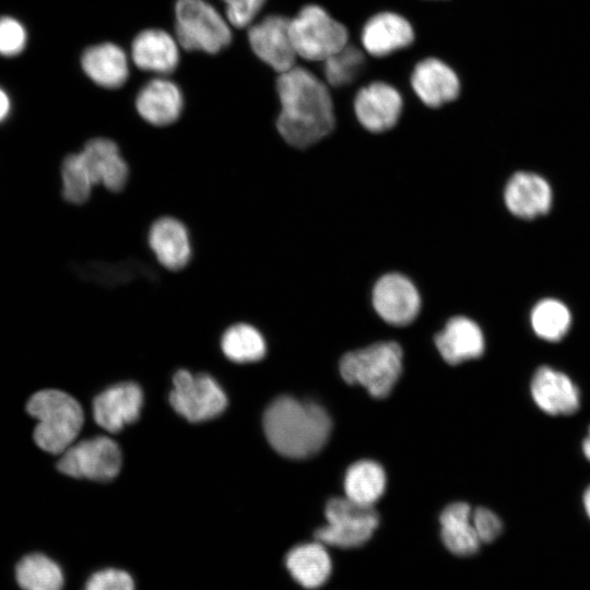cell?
Listing matches in <instances>:
<instances>
[{
  "mask_svg": "<svg viewBox=\"0 0 590 590\" xmlns=\"http://www.w3.org/2000/svg\"><path fill=\"white\" fill-rule=\"evenodd\" d=\"M280 110L275 129L294 149H306L334 128L333 103L327 85L308 70L294 67L276 80Z\"/></svg>",
  "mask_w": 590,
  "mask_h": 590,
  "instance_id": "6da1fadb",
  "label": "cell"
},
{
  "mask_svg": "<svg viewBox=\"0 0 590 590\" xmlns=\"http://www.w3.org/2000/svg\"><path fill=\"white\" fill-rule=\"evenodd\" d=\"M263 429L269 444L280 455L305 459L326 445L332 422L321 405L282 396L267 408Z\"/></svg>",
  "mask_w": 590,
  "mask_h": 590,
  "instance_id": "7a4b0ae2",
  "label": "cell"
},
{
  "mask_svg": "<svg viewBox=\"0 0 590 590\" xmlns=\"http://www.w3.org/2000/svg\"><path fill=\"white\" fill-rule=\"evenodd\" d=\"M25 411L34 421L32 438L43 452L57 458L74 444L84 425V411L68 391L47 387L32 393Z\"/></svg>",
  "mask_w": 590,
  "mask_h": 590,
  "instance_id": "3957f363",
  "label": "cell"
},
{
  "mask_svg": "<svg viewBox=\"0 0 590 590\" xmlns=\"http://www.w3.org/2000/svg\"><path fill=\"white\" fill-rule=\"evenodd\" d=\"M402 370V349L393 341L377 342L346 353L340 374L351 385H361L375 398L387 397Z\"/></svg>",
  "mask_w": 590,
  "mask_h": 590,
  "instance_id": "277c9868",
  "label": "cell"
},
{
  "mask_svg": "<svg viewBox=\"0 0 590 590\" xmlns=\"http://www.w3.org/2000/svg\"><path fill=\"white\" fill-rule=\"evenodd\" d=\"M176 39L186 50L217 54L232 40L231 24L205 0H176Z\"/></svg>",
  "mask_w": 590,
  "mask_h": 590,
  "instance_id": "5b68a950",
  "label": "cell"
},
{
  "mask_svg": "<svg viewBox=\"0 0 590 590\" xmlns=\"http://www.w3.org/2000/svg\"><path fill=\"white\" fill-rule=\"evenodd\" d=\"M290 32L297 57L310 61H324L349 39L345 26L314 4L304 7L290 21Z\"/></svg>",
  "mask_w": 590,
  "mask_h": 590,
  "instance_id": "8992f818",
  "label": "cell"
},
{
  "mask_svg": "<svg viewBox=\"0 0 590 590\" xmlns=\"http://www.w3.org/2000/svg\"><path fill=\"white\" fill-rule=\"evenodd\" d=\"M327 524L315 531L316 541L351 548L366 543L378 527L379 517L373 506L357 504L347 497H332L324 508Z\"/></svg>",
  "mask_w": 590,
  "mask_h": 590,
  "instance_id": "52a82bcc",
  "label": "cell"
},
{
  "mask_svg": "<svg viewBox=\"0 0 590 590\" xmlns=\"http://www.w3.org/2000/svg\"><path fill=\"white\" fill-rule=\"evenodd\" d=\"M59 474L70 479L108 481L120 471L118 445L105 436L76 440L55 460Z\"/></svg>",
  "mask_w": 590,
  "mask_h": 590,
  "instance_id": "ba28073f",
  "label": "cell"
},
{
  "mask_svg": "<svg viewBox=\"0 0 590 590\" xmlns=\"http://www.w3.org/2000/svg\"><path fill=\"white\" fill-rule=\"evenodd\" d=\"M174 388L169 394L173 409L189 422H203L220 415L227 405V398L221 386L205 374L192 375L178 370L173 378Z\"/></svg>",
  "mask_w": 590,
  "mask_h": 590,
  "instance_id": "9c48e42d",
  "label": "cell"
},
{
  "mask_svg": "<svg viewBox=\"0 0 590 590\" xmlns=\"http://www.w3.org/2000/svg\"><path fill=\"white\" fill-rule=\"evenodd\" d=\"M146 244L156 263L170 272L187 268L193 256L190 229L174 215L165 214L151 223Z\"/></svg>",
  "mask_w": 590,
  "mask_h": 590,
  "instance_id": "30bf717a",
  "label": "cell"
},
{
  "mask_svg": "<svg viewBox=\"0 0 590 590\" xmlns=\"http://www.w3.org/2000/svg\"><path fill=\"white\" fill-rule=\"evenodd\" d=\"M94 184L109 192L122 191L130 178V166L119 144L108 137H93L78 150Z\"/></svg>",
  "mask_w": 590,
  "mask_h": 590,
  "instance_id": "8fae6325",
  "label": "cell"
},
{
  "mask_svg": "<svg viewBox=\"0 0 590 590\" xmlns=\"http://www.w3.org/2000/svg\"><path fill=\"white\" fill-rule=\"evenodd\" d=\"M133 106L143 122L163 129L181 119L186 105L181 88L174 81L157 76L138 91Z\"/></svg>",
  "mask_w": 590,
  "mask_h": 590,
  "instance_id": "7c38bea8",
  "label": "cell"
},
{
  "mask_svg": "<svg viewBox=\"0 0 590 590\" xmlns=\"http://www.w3.org/2000/svg\"><path fill=\"white\" fill-rule=\"evenodd\" d=\"M290 19L269 15L251 24L248 39L255 55L279 74L295 67L296 51L293 46Z\"/></svg>",
  "mask_w": 590,
  "mask_h": 590,
  "instance_id": "4fadbf2b",
  "label": "cell"
},
{
  "mask_svg": "<svg viewBox=\"0 0 590 590\" xmlns=\"http://www.w3.org/2000/svg\"><path fill=\"white\" fill-rule=\"evenodd\" d=\"M373 305L386 322L406 326L418 315L421 296L409 278L400 273H387L374 285Z\"/></svg>",
  "mask_w": 590,
  "mask_h": 590,
  "instance_id": "5bb4252c",
  "label": "cell"
},
{
  "mask_svg": "<svg viewBox=\"0 0 590 590\" xmlns=\"http://www.w3.org/2000/svg\"><path fill=\"white\" fill-rule=\"evenodd\" d=\"M530 393L535 405L548 415H570L580 408L577 385L568 375L547 365L533 373Z\"/></svg>",
  "mask_w": 590,
  "mask_h": 590,
  "instance_id": "9a60e30c",
  "label": "cell"
},
{
  "mask_svg": "<svg viewBox=\"0 0 590 590\" xmlns=\"http://www.w3.org/2000/svg\"><path fill=\"white\" fill-rule=\"evenodd\" d=\"M402 106L400 93L384 82H374L362 87L354 99L358 122L374 133L385 132L394 127Z\"/></svg>",
  "mask_w": 590,
  "mask_h": 590,
  "instance_id": "2e32d148",
  "label": "cell"
},
{
  "mask_svg": "<svg viewBox=\"0 0 590 590\" xmlns=\"http://www.w3.org/2000/svg\"><path fill=\"white\" fill-rule=\"evenodd\" d=\"M142 404L141 388L134 382H121L94 398L93 416L101 427L117 433L138 420Z\"/></svg>",
  "mask_w": 590,
  "mask_h": 590,
  "instance_id": "e0dca14e",
  "label": "cell"
},
{
  "mask_svg": "<svg viewBox=\"0 0 590 590\" xmlns=\"http://www.w3.org/2000/svg\"><path fill=\"white\" fill-rule=\"evenodd\" d=\"M411 85L417 97L432 108L455 101L460 92V82L455 71L435 58L424 59L415 66Z\"/></svg>",
  "mask_w": 590,
  "mask_h": 590,
  "instance_id": "ac0fdd59",
  "label": "cell"
},
{
  "mask_svg": "<svg viewBox=\"0 0 590 590\" xmlns=\"http://www.w3.org/2000/svg\"><path fill=\"white\" fill-rule=\"evenodd\" d=\"M131 59L142 71L166 75L179 63V44L163 30H144L131 44Z\"/></svg>",
  "mask_w": 590,
  "mask_h": 590,
  "instance_id": "d6986e66",
  "label": "cell"
},
{
  "mask_svg": "<svg viewBox=\"0 0 590 590\" xmlns=\"http://www.w3.org/2000/svg\"><path fill=\"white\" fill-rule=\"evenodd\" d=\"M507 209L520 219H534L545 214L552 204V189L540 175L528 172L516 173L504 191Z\"/></svg>",
  "mask_w": 590,
  "mask_h": 590,
  "instance_id": "ffe728a7",
  "label": "cell"
},
{
  "mask_svg": "<svg viewBox=\"0 0 590 590\" xmlns=\"http://www.w3.org/2000/svg\"><path fill=\"white\" fill-rule=\"evenodd\" d=\"M435 345L448 364L457 365L480 357L485 349V340L476 322L457 316L449 319L435 335Z\"/></svg>",
  "mask_w": 590,
  "mask_h": 590,
  "instance_id": "44dd1931",
  "label": "cell"
},
{
  "mask_svg": "<svg viewBox=\"0 0 590 590\" xmlns=\"http://www.w3.org/2000/svg\"><path fill=\"white\" fill-rule=\"evenodd\" d=\"M81 64L88 79L105 90H118L129 78L128 57L113 43L88 47L82 55Z\"/></svg>",
  "mask_w": 590,
  "mask_h": 590,
  "instance_id": "7402d4cb",
  "label": "cell"
},
{
  "mask_svg": "<svg viewBox=\"0 0 590 590\" xmlns=\"http://www.w3.org/2000/svg\"><path fill=\"white\" fill-rule=\"evenodd\" d=\"M414 39L411 24L401 15L381 12L368 20L362 33L365 50L376 57L387 56L409 46Z\"/></svg>",
  "mask_w": 590,
  "mask_h": 590,
  "instance_id": "603a6c76",
  "label": "cell"
},
{
  "mask_svg": "<svg viewBox=\"0 0 590 590\" xmlns=\"http://www.w3.org/2000/svg\"><path fill=\"white\" fill-rule=\"evenodd\" d=\"M440 536L449 552L457 556H471L481 546L472 523V508L463 502L452 503L439 516Z\"/></svg>",
  "mask_w": 590,
  "mask_h": 590,
  "instance_id": "cb8c5ba5",
  "label": "cell"
},
{
  "mask_svg": "<svg viewBox=\"0 0 590 590\" xmlns=\"http://www.w3.org/2000/svg\"><path fill=\"white\" fill-rule=\"evenodd\" d=\"M285 565L292 577L307 589L321 587L332 569L330 556L318 541L293 547L286 554Z\"/></svg>",
  "mask_w": 590,
  "mask_h": 590,
  "instance_id": "d4e9b609",
  "label": "cell"
},
{
  "mask_svg": "<svg viewBox=\"0 0 590 590\" xmlns=\"http://www.w3.org/2000/svg\"><path fill=\"white\" fill-rule=\"evenodd\" d=\"M386 487V474L380 464L371 460L353 463L344 477V492L349 499L373 506Z\"/></svg>",
  "mask_w": 590,
  "mask_h": 590,
  "instance_id": "484cf974",
  "label": "cell"
},
{
  "mask_svg": "<svg viewBox=\"0 0 590 590\" xmlns=\"http://www.w3.org/2000/svg\"><path fill=\"white\" fill-rule=\"evenodd\" d=\"M59 181L61 199L69 205L81 206L87 203L96 189L78 150L62 156Z\"/></svg>",
  "mask_w": 590,
  "mask_h": 590,
  "instance_id": "4316f807",
  "label": "cell"
},
{
  "mask_svg": "<svg viewBox=\"0 0 590 590\" xmlns=\"http://www.w3.org/2000/svg\"><path fill=\"white\" fill-rule=\"evenodd\" d=\"M15 576L23 590H61L64 582L59 565L40 553L23 557L16 566Z\"/></svg>",
  "mask_w": 590,
  "mask_h": 590,
  "instance_id": "83f0119b",
  "label": "cell"
},
{
  "mask_svg": "<svg viewBox=\"0 0 590 590\" xmlns=\"http://www.w3.org/2000/svg\"><path fill=\"white\" fill-rule=\"evenodd\" d=\"M221 345L224 354L236 363H250L266 354V341L261 332L247 322H236L223 333Z\"/></svg>",
  "mask_w": 590,
  "mask_h": 590,
  "instance_id": "f1b7e54d",
  "label": "cell"
},
{
  "mask_svg": "<svg viewBox=\"0 0 590 590\" xmlns=\"http://www.w3.org/2000/svg\"><path fill=\"white\" fill-rule=\"evenodd\" d=\"M530 322L533 332L540 339L557 342L568 333L571 314L564 303L554 298H544L533 307Z\"/></svg>",
  "mask_w": 590,
  "mask_h": 590,
  "instance_id": "f546056e",
  "label": "cell"
},
{
  "mask_svg": "<svg viewBox=\"0 0 590 590\" xmlns=\"http://www.w3.org/2000/svg\"><path fill=\"white\" fill-rule=\"evenodd\" d=\"M364 63L363 52L346 45L323 61L327 82L332 86H343L355 80Z\"/></svg>",
  "mask_w": 590,
  "mask_h": 590,
  "instance_id": "4dcf8cb0",
  "label": "cell"
},
{
  "mask_svg": "<svg viewBox=\"0 0 590 590\" xmlns=\"http://www.w3.org/2000/svg\"><path fill=\"white\" fill-rule=\"evenodd\" d=\"M26 31L15 19L10 16L0 17V55L15 56L26 45Z\"/></svg>",
  "mask_w": 590,
  "mask_h": 590,
  "instance_id": "1f68e13d",
  "label": "cell"
},
{
  "mask_svg": "<svg viewBox=\"0 0 590 590\" xmlns=\"http://www.w3.org/2000/svg\"><path fill=\"white\" fill-rule=\"evenodd\" d=\"M225 17L237 28L250 26L267 0H223Z\"/></svg>",
  "mask_w": 590,
  "mask_h": 590,
  "instance_id": "d6a6232c",
  "label": "cell"
},
{
  "mask_svg": "<svg viewBox=\"0 0 590 590\" xmlns=\"http://www.w3.org/2000/svg\"><path fill=\"white\" fill-rule=\"evenodd\" d=\"M84 590H134V582L128 573L107 568L93 574Z\"/></svg>",
  "mask_w": 590,
  "mask_h": 590,
  "instance_id": "836d02e7",
  "label": "cell"
},
{
  "mask_svg": "<svg viewBox=\"0 0 590 590\" xmlns=\"http://www.w3.org/2000/svg\"><path fill=\"white\" fill-rule=\"evenodd\" d=\"M472 523L481 543H492L503 533V521L493 510L476 507L472 510Z\"/></svg>",
  "mask_w": 590,
  "mask_h": 590,
  "instance_id": "e575fe53",
  "label": "cell"
},
{
  "mask_svg": "<svg viewBox=\"0 0 590 590\" xmlns=\"http://www.w3.org/2000/svg\"><path fill=\"white\" fill-rule=\"evenodd\" d=\"M11 111V101L8 94L0 87V123L3 122Z\"/></svg>",
  "mask_w": 590,
  "mask_h": 590,
  "instance_id": "d590c367",
  "label": "cell"
},
{
  "mask_svg": "<svg viewBox=\"0 0 590 590\" xmlns=\"http://www.w3.org/2000/svg\"><path fill=\"white\" fill-rule=\"evenodd\" d=\"M582 506L587 517L590 520V484L587 486L582 494Z\"/></svg>",
  "mask_w": 590,
  "mask_h": 590,
  "instance_id": "8d00e7d4",
  "label": "cell"
},
{
  "mask_svg": "<svg viewBox=\"0 0 590 590\" xmlns=\"http://www.w3.org/2000/svg\"><path fill=\"white\" fill-rule=\"evenodd\" d=\"M581 450L586 459L590 462V426L588 433L581 442Z\"/></svg>",
  "mask_w": 590,
  "mask_h": 590,
  "instance_id": "74e56055",
  "label": "cell"
}]
</instances>
